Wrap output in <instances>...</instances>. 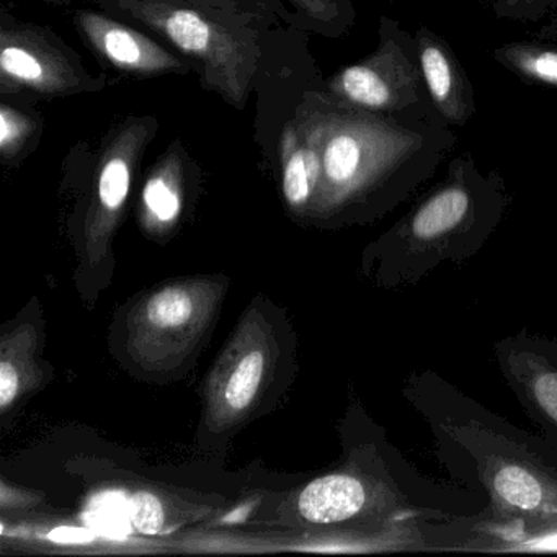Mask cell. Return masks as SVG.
<instances>
[{"mask_svg":"<svg viewBox=\"0 0 557 557\" xmlns=\"http://www.w3.org/2000/svg\"><path fill=\"white\" fill-rule=\"evenodd\" d=\"M302 143L321 158L322 197L331 207L386 213L409 200L458 145L451 126L368 112L345 103L312 110Z\"/></svg>","mask_w":557,"mask_h":557,"instance_id":"1","label":"cell"},{"mask_svg":"<svg viewBox=\"0 0 557 557\" xmlns=\"http://www.w3.org/2000/svg\"><path fill=\"white\" fill-rule=\"evenodd\" d=\"M508 203L497 171L481 172L471 152L453 158L445 177L384 237L399 280L416 282L438 263L481 249L504 220Z\"/></svg>","mask_w":557,"mask_h":557,"instance_id":"2","label":"cell"},{"mask_svg":"<svg viewBox=\"0 0 557 557\" xmlns=\"http://www.w3.org/2000/svg\"><path fill=\"white\" fill-rule=\"evenodd\" d=\"M329 89L345 106L446 125L430 100L416 38L394 18L381 17L376 51L335 74Z\"/></svg>","mask_w":557,"mask_h":557,"instance_id":"3","label":"cell"},{"mask_svg":"<svg viewBox=\"0 0 557 557\" xmlns=\"http://www.w3.org/2000/svg\"><path fill=\"white\" fill-rule=\"evenodd\" d=\"M122 8L197 58L208 84L234 106H243L256 74L257 57L249 45L200 12L168 0H123Z\"/></svg>","mask_w":557,"mask_h":557,"instance_id":"4","label":"cell"},{"mask_svg":"<svg viewBox=\"0 0 557 557\" xmlns=\"http://www.w3.org/2000/svg\"><path fill=\"white\" fill-rule=\"evenodd\" d=\"M210 315V295L197 285L156 293L133 319L132 348L149 367L177 360L197 342Z\"/></svg>","mask_w":557,"mask_h":557,"instance_id":"5","label":"cell"},{"mask_svg":"<svg viewBox=\"0 0 557 557\" xmlns=\"http://www.w3.org/2000/svg\"><path fill=\"white\" fill-rule=\"evenodd\" d=\"M479 474L491 495L494 523L557 517V475L515 453H488Z\"/></svg>","mask_w":557,"mask_h":557,"instance_id":"6","label":"cell"},{"mask_svg":"<svg viewBox=\"0 0 557 557\" xmlns=\"http://www.w3.org/2000/svg\"><path fill=\"white\" fill-rule=\"evenodd\" d=\"M420 70L430 100L443 122L462 128L475 115L474 87L461 61L445 38L422 25L413 34Z\"/></svg>","mask_w":557,"mask_h":557,"instance_id":"7","label":"cell"},{"mask_svg":"<svg viewBox=\"0 0 557 557\" xmlns=\"http://www.w3.org/2000/svg\"><path fill=\"white\" fill-rule=\"evenodd\" d=\"M0 71L5 81L44 94H60L76 84L70 64L34 35L2 32Z\"/></svg>","mask_w":557,"mask_h":557,"instance_id":"8","label":"cell"},{"mask_svg":"<svg viewBox=\"0 0 557 557\" xmlns=\"http://www.w3.org/2000/svg\"><path fill=\"white\" fill-rule=\"evenodd\" d=\"M77 21L90 44L119 70L158 74L182 67L164 48L125 25L99 14H81Z\"/></svg>","mask_w":557,"mask_h":557,"instance_id":"9","label":"cell"},{"mask_svg":"<svg viewBox=\"0 0 557 557\" xmlns=\"http://www.w3.org/2000/svg\"><path fill=\"white\" fill-rule=\"evenodd\" d=\"M370 488L357 475L332 474L311 482L299 497V511L311 523L350 520L370 505Z\"/></svg>","mask_w":557,"mask_h":557,"instance_id":"10","label":"cell"},{"mask_svg":"<svg viewBox=\"0 0 557 557\" xmlns=\"http://www.w3.org/2000/svg\"><path fill=\"white\" fill-rule=\"evenodd\" d=\"M502 367L531 409L557 429V367L533 351H511Z\"/></svg>","mask_w":557,"mask_h":557,"instance_id":"11","label":"cell"},{"mask_svg":"<svg viewBox=\"0 0 557 557\" xmlns=\"http://www.w3.org/2000/svg\"><path fill=\"white\" fill-rule=\"evenodd\" d=\"M267 358L262 348L237 351L227 361L214 384V406L223 416L237 417L252 406L265 374Z\"/></svg>","mask_w":557,"mask_h":557,"instance_id":"12","label":"cell"},{"mask_svg":"<svg viewBox=\"0 0 557 557\" xmlns=\"http://www.w3.org/2000/svg\"><path fill=\"white\" fill-rule=\"evenodd\" d=\"M495 63L531 86L557 89V45L544 40H517L491 51Z\"/></svg>","mask_w":557,"mask_h":557,"instance_id":"13","label":"cell"},{"mask_svg":"<svg viewBox=\"0 0 557 557\" xmlns=\"http://www.w3.org/2000/svg\"><path fill=\"white\" fill-rule=\"evenodd\" d=\"M482 549L498 553H549L557 550V517L520 523H494L487 528Z\"/></svg>","mask_w":557,"mask_h":557,"instance_id":"14","label":"cell"},{"mask_svg":"<svg viewBox=\"0 0 557 557\" xmlns=\"http://www.w3.org/2000/svg\"><path fill=\"white\" fill-rule=\"evenodd\" d=\"M283 191L286 201L293 207H301L311 197V175L306 164L301 136L293 125H286L282 136Z\"/></svg>","mask_w":557,"mask_h":557,"instance_id":"15","label":"cell"},{"mask_svg":"<svg viewBox=\"0 0 557 557\" xmlns=\"http://www.w3.org/2000/svg\"><path fill=\"white\" fill-rule=\"evenodd\" d=\"M146 208L156 220L171 223L181 213V185H178V162L168 159L156 171L143 191Z\"/></svg>","mask_w":557,"mask_h":557,"instance_id":"16","label":"cell"},{"mask_svg":"<svg viewBox=\"0 0 557 557\" xmlns=\"http://www.w3.org/2000/svg\"><path fill=\"white\" fill-rule=\"evenodd\" d=\"M492 14L513 22H541L557 12V0H494Z\"/></svg>","mask_w":557,"mask_h":557,"instance_id":"17","label":"cell"},{"mask_svg":"<svg viewBox=\"0 0 557 557\" xmlns=\"http://www.w3.org/2000/svg\"><path fill=\"white\" fill-rule=\"evenodd\" d=\"M128 518L132 527L139 533L154 534L164 523V511L154 495L138 492L129 498Z\"/></svg>","mask_w":557,"mask_h":557,"instance_id":"18","label":"cell"},{"mask_svg":"<svg viewBox=\"0 0 557 557\" xmlns=\"http://www.w3.org/2000/svg\"><path fill=\"white\" fill-rule=\"evenodd\" d=\"M32 133V123L17 110L2 106L0 109V151L5 158L14 156Z\"/></svg>","mask_w":557,"mask_h":557,"instance_id":"19","label":"cell"},{"mask_svg":"<svg viewBox=\"0 0 557 557\" xmlns=\"http://www.w3.org/2000/svg\"><path fill=\"white\" fill-rule=\"evenodd\" d=\"M533 40L557 41V14L550 15L547 24L541 25L536 30L528 32Z\"/></svg>","mask_w":557,"mask_h":557,"instance_id":"20","label":"cell"},{"mask_svg":"<svg viewBox=\"0 0 557 557\" xmlns=\"http://www.w3.org/2000/svg\"><path fill=\"white\" fill-rule=\"evenodd\" d=\"M474 2H478V4H488L491 5L494 0H474Z\"/></svg>","mask_w":557,"mask_h":557,"instance_id":"21","label":"cell"}]
</instances>
